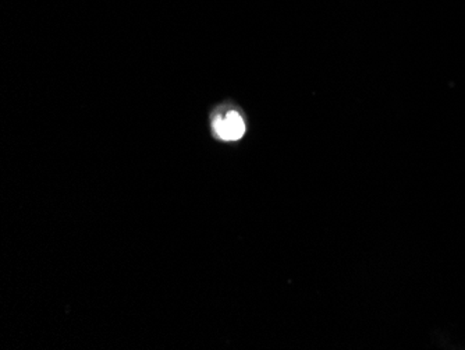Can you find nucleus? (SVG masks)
Returning a JSON list of instances; mask_svg holds the SVG:
<instances>
[{
	"label": "nucleus",
	"mask_w": 465,
	"mask_h": 350,
	"mask_svg": "<svg viewBox=\"0 0 465 350\" xmlns=\"http://www.w3.org/2000/svg\"><path fill=\"white\" fill-rule=\"evenodd\" d=\"M213 131L224 141H236L244 135L246 124L237 112H228L214 119Z\"/></svg>",
	"instance_id": "f257e3e1"
}]
</instances>
